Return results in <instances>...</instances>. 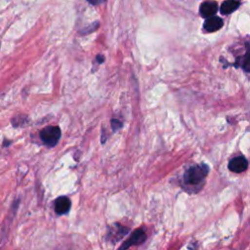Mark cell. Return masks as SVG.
Listing matches in <instances>:
<instances>
[{
    "instance_id": "obj_5",
    "label": "cell",
    "mask_w": 250,
    "mask_h": 250,
    "mask_svg": "<svg viewBox=\"0 0 250 250\" xmlns=\"http://www.w3.org/2000/svg\"><path fill=\"white\" fill-rule=\"evenodd\" d=\"M224 23L223 20L217 16H211L206 18L204 25H203V29L208 32V33H214L219 31L222 27H223Z\"/></svg>"
},
{
    "instance_id": "obj_1",
    "label": "cell",
    "mask_w": 250,
    "mask_h": 250,
    "mask_svg": "<svg viewBox=\"0 0 250 250\" xmlns=\"http://www.w3.org/2000/svg\"><path fill=\"white\" fill-rule=\"evenodd\" d=\"M209 172V166L206 164L193 165L188 168L184 174V183L190 187H200Z\"/></svg>"
},
{
    "instance_id": "obj_10",
    "label": "cell",
    "mask_w": 250,
    "mask_h": 250,
    "mask_svg": "<svg viewBox=\"0 0 250 250\" xmlns=\"http://www.w3.org/2000/svg\"><path fill=\"white\" fill-rule=\"evenodd\" d=\"M98 61H99V63H102L103 61H104V57L103 56H98Z\"/></svg>"
},
{
    "instance_id": "obj_4",
    "label": "cell",
    "mask_w": 250,
    "mask_h": 250,
    "mask_svg": "<svg viewBox=\"0 0 250 250\" xmlns=\"http://www.w3.org/2000/svg\"><path fill=\"white\" fill-rule=\"evenodd\" d=\"M218 11V4L215 1H204L199 7L200 16L203 18H208L214 16Z\"/></svg>"
},
{
    "instance_id": "obj_6",
    "label": "cell",
    "mask_w": 250,
    "mask_h": 250,
    "mask_svg": "<svg viewBox=\"0 0 250 250\" xmlns=\"http://www.w3.org/2000/svg\"><path fill=\"white\" fill-rule=\"evenodd\" d=\"M146 233H145V231H143V230H141V229H139V230H136L133 233H132V235L130 236V238L120 247L121 249L122 248H128V247H130V246H132V245H138V244H141V243H143L145 240H146Z\"/></svg>"
},
{
    "instance_id": "obj_2",
    "label": "cell",
    "mask_w": 250,
    "mask_h": 250,
    "mask_svg": "<svg viewBox=\"0 0 250 250\" xmlns=\"http://www.w3.org/2000/svg\"><path fill=\"white\" fill-rule=\"evenodd\" d=\"M40 139L47 147H55L61 139L62 132L58 126H47L40 131Z\"/></svg>"
},
{
    "instance_id": "obj_8",
    "label": "cell",
    "mask_w": 250,
    "mask_h": 250,
    "mask_svg": "<svg viewBox=\"0 0 250 250\" xmlns=\"http://www.w3.org/2000/svg\"><path fill=\"white\" fill-rule=\"evenodd\" d=\"M240 3L237 0H226L224 1L220 7V11L223 15H228L232 12H234L238 7Z\"/></svg>"
},
{
    "instance_id": "obj_9",
    "label": "cell",
    "mask_w": 250,
    "mask_h": 250,
    "mask_svg": "<svg viewBox=\"0 0 250 250\" xmlns=\"http://www.w3.org/2000/svg\"><path fill=\"white\" fill-rule=\"evenodd\" d=\"M87 1L92 5H98L103 1V0H87Z\"/></svg>"
},
{
    "instance_id": "obj_7",
    "label": "cell",
    "mask_w": 250,
    "mask_h": 250,
    "mask_svg": "<svg viewBox=\"0 0 250 250\" xmlns=\"http://www.w3.org/2000/svg\"><path fill=\"white\" fill-rule=\"evenodd\" d=\"M71 206H72L71 200L67 196H61V197L57 198L55 200V204H54L55 212L59 215L67 214L70 211Z\"/></svg>"
},
{
    "instance_id": "obj_3",
    "label": "cell",
    "mask_w": 250,
    "mask_h": 250,
    "mask_svg": "<svg viewBox=\"0 0 250 250\" xmlns=\"http://www.w3.org/2000/svg\"><path fill=\"white\" fill-rule=\"evenodd\" d=\"M248 167V161L244 156H237L232 158L229 163V169L234 173H242Z\"/></svg>"
}]
</instances>
